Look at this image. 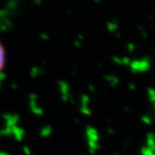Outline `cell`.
Listing matches in <instances>:
<instances>
[{
	"instance_id": "6da1fadb",
	"label": "cell",
	"mask_w": 155,
	"mask_h": 155,
	"mask_svg": "<svg viewBox=\"0 0 155 155\" xmlns=\"http://www.w3.org/2000/svg\"><path fill=\"white\" fill-rule=\"evenodd\" d=\"M6 64V51L4 46L0 43V72L4 68Z\"/></svg>"
}]
</instances>
